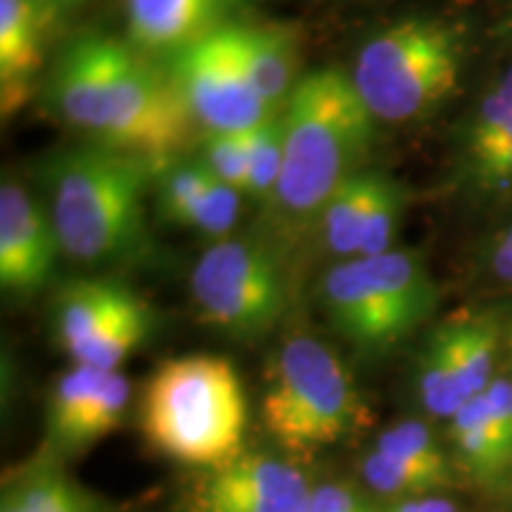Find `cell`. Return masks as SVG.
<instances>
[{
	"instance_id": "cell-31",
	"label": "cell",
	"mask_w": 512,
	"mask_h": 512,
	"mask_svg": "<svg viewBox=\"0 0 512 512\" xmlns=\"http://www.w3.org/2000/svg\"><path fill=\"white\" fill-rule=\"evenodd\" d=\"M240 195V190L230 188V185L221 183L216 176H211L188 228L209 235V238L223 240L233 230L240 216Z\"/></svg>"
},
{
	"instance_id": "cell-30",
	"label": "cell",
	"mask_w": 512,
	"mask_h": 512,
	"mask_svg": "<svg viewBox=\"0 0 512 512\" xmlns=\"http://www.w3.org/2000/svg\"><path fill=\"white\" fill-rule=\"evenodd\" d=\"M470 183L484 195H501L512 188V131L465 155Z\"/></svg>"
},
{
	"instance_id": "cell-14",
	"label": "cell",
	"mask_w": 512,
	"mask_h": 512,
	"mask_svg": "<svg viewBox=\"0 0 512 512\" xmlns=\"http://www.w3.org/2000/svg\"><path fill=\"white\" fill-rule=\"evenodd\" d=\"M46 0H0V88L5 112L15 110L43 67Z\"/></svg>"
},
{
	"instance_id": "cell-16",
	"label": "cell",
	"mask_w": 512,
	"mask_h": 512,
	"mask_svg": "<svg viewBox=\"0 0 512 512\" xmlns=\"http://www.w3.org/2000/svg\"><path fill=\"white\" fill-rule=\"evenodd\" d=\"M451 437L460 463L477 482L494 484L512 467V448L479 394L451 418Z\"/></svg>"
},
{
	"instance_id": "cell-29",
	"label": "cell",
	"mask_w": 512,
	"mask_h": 512,
	"mask_svg": "<svg viewBox=\"0 0 512 512\" xmlns=\"http://www.w3.org/2000/svg\"><path fill=\"white\" fill-rule=\"evenodd\" d=\"M247 159H249V131H221L207 133L204 140L202 162L211 176L221 183L240 190L245 195L247 185Z\"/></svg>"
},
{
	"instance_id": "cell-10",
	"label": "cell",
	"mask_w": 512,
	"mask_h": 512,
	"mask_svg": "<svg viewBox=\"0 0 512 512\" xmlns=\"http://www.w3.org/2000/svg\"><path fill=\"white\" fill-rule=\"evenodd\" d=\"M166 72L192 121L207 133L252 131L278 114L254 91L230 24L171 57Z\"/></svg>"
},
{
	"instance_id": "cell-1",
	"label": "cell",
	"mask_w": 512,
	"mask_h": 512,
	"mask_svg": "<svg viewBox=\"0 0 512 512\" xmlns=\"http://www.w3.org/2000/svg\"><path fill=\"white\" fill-rule=\"evenodd\" d=\"M50 107L93 145L174 159L188 145L192 121L169 72L110 36H83L57 60Z\"/></svg>"
},
{
	"instance_id": "cell-18",
	"label": "cell",
	"mask_w": 512,
	"mask_h": 512,
	"mask_svg": "<svg viewBox=\"0 0 512 512\" xmlns=\"http://www.w3.org/2000/svg\"><path fill=\"white\" fill-rule=\"evenodd\" d=\"M380 181L382 174L377 171H361L332 195L318 219L320 238L330 254L339 259L358 256L363 228H366L368 211L373 207Z\"/></svg>"
},
{
	"instance_id": "cell-28",
	"label": "cell",
	"mask_w": 512,
	"mask_h": 512,
	"mask_svg": "<svg viewBox=\"0 0 512 512\" xmlns=\"http://www.w3.org/2000/svg\"><path fill=\"white\" fill-rule=\"evenodd\" d=\"M128 401H131V384H128L126 375H121L119 370H110L105 375V380H102L91 408L83 415L79 432L74 437L72 451L91 446L95 441L105 439L107 434L117 430L121 420H124Z\"/></svg>"
},
{
	"instance_id": "cell-3",
	"label": "cell",
	"mask_w": 512,
	"mask_h": 512,
	"mask_svg": "<svg viewBox=\"0 0 512 512\" xmlns=\"http://www.w3.org/2000/svg\"><path fill=\"white\" fill-rule=\"evenodd\" d=\"M162 164L93 143L50 159L46 209L62 254L86 266L143 256L150 247L145 200Z\"/></svg>"
},
{
	"instance_id": "cell-27",
	"label": "cell",
	"mask_w": 512,
	"mask_h": 512,
	"mask_svg": "<svg viewBox=\"0 0 512 512\" xmlns=\"http://www.w3.org/2000/svg\"><path fill=\"white\" fill-rule=\"evenodd\" d=\"M512 131V62L496 76L475 110L465 131V155Z\"/></svg>"
},
{
	"instance_id": "cell-17",
	"label": "cell",
	"mask_w": 512,
	"mask_h": 512,
	"mask_svg": "<svg viewBox=\"0 0 512 512\" xmlns=\"http://www.w3.org/2000/svg\"><path fill=\"white\" fill-rule=\"evenodd\" d=\"M439 335L444 337L451 351L453 366L458 370L467 399L484 394L496 380V358L501 349V325L491 316H465L441 325Z\"/></svg>"
},
{
	"instance_id": "cell-37",
	"label": "cell",
	"mask_w": 512,
	"mask_h": 512,
	"mask_svg": "<svg viewBox=\"0 0 512 512\" xmlns=\"http://www.w3.org/2000/svg\"><path fill=\"white\" fill-rule=\"evenodd\" d=\"M510 349H512V337H510Z\"/></svg>"
},
{
	"instance_id": "cell-34",
	"label": "cell",
	"mask_w": 512,
	"mask_h": 512,
	"mask_svg": "<svg viewBox=\"0 0 512 512\" xmlns=\"http://www.w3.org/2000/svg\"><path fill=\"white\" fill-rule=\"evenodd\" d=\"M489 266L501 283L512 285V226L496 240L489 256Z\"/></svg>"
},
{
	"instance_id": "cell-15",
	"label": "cell",
	"mask_w": 512,
	"mask_h": 512,
	"mask_svg": "<svg viewBox=\"0 0 512 512\" xmlns=\"http://www.w3.org/2000/svg\"><path fill=\"white\" fill-rule=\"evenodd\" d=\"M249 81L273 112H283L299 86V50L290 31L268 24H230Z\"/></svg>"
},
{
	"instance_id": "cell-25",
	"label": "cell",
	"mask_w": 512,
	"mask_h": 512,
	"mask_svg": "<svg viewBox=\"0 0 512 512\" xmlns=\"http://www.w3.org/2000/svg\"><path fill=\"white\" fill-rule=\"evenodd\" d=\"M408 207V192L399 181L384 176L377 188L373 207L368 211L366 228H363L361 247L358 256H377L384 252H392L399 230L403 223V214Z\"/></svg>"
},
{
	"instance_id": "cell-33",
	"label": "cell",
	"mask_w": 512,
	"mask_h": 512,
	"mask_svg": "<svg viewBox=\"0 0 512 512\" xmlns=\"http://www.w3.org/2000/svg\"><path fill=\"white\" fill-rule=\"evenodd\" d=\"M482 396L491 415H494L498 430L512 448V380L510 377H496Z\"/></svg>"
},
{
	"instance_id": "cell-35",
	"label": "cell",
	"mask_w": 512,
	"mask_h": 512,
	"mask_svg": "<svg viewBox=\"0 0 512 512\" xmlns=\"http://www.w3.org/2000/svg\"><path fill=\"white\" fill-rule=\"evenodd\" d=\"M389 512H458V505L448 498L437 496H418V498H403Z\"/></svg>"
},
{
	"instance_id": "cell-7",
	"label": "cell",
	"mask_w": 512,
	"mask_h": 512,
	"mask_svg": "<svg viewBox=\"0 0 512 512\" xmlns=\"http://www.w3.org/2000/svg\"><path fill=\"white\" fill-rule=\"evenodd\" d=\"M361 418V394L335 351L316 337L287 339L261 399V420L275 444L294 456H316Z\"/></svg>"
},
{
	"instance_id": "cell-26",
	"label": "cell",
	"mask_w": 512,
	"mask_h": 512,
	"mask_svg": "<svg viewBox=\"0 0 512 512\" xmlns=\"http://www.w3.org/2000/svg\"><path fill=\"white\" fill-rule=\"evenodd\" d=\"M375 448L380 453H387L403 463L422 467V470L434 472V475L444 477L451 482V470H448V460L441 451L439 441L434 439L430 427L422 425L415 420H403L399 425L389 427L387 432H382V437L377 439Z\"/></svg>"
},
{
	"instance_id": "cell-36",
	"label": "cell",
	"mask_w": 512,
	"mask_h": 512,
	"mask_svg": "<svg viewBox=\"0 0 512 512\" xmlns=\"http://www.w3.org/2000/svg\"><path fill=\"white\" fill-rule=\"evenodd\" d=\"M0 512H31L29 505L24 503V498L19 496L15 484L10 489L3 491V501H0Z\"/></svg>"
},
{
	"instance_id": "cell-13",
	"label": "cell",
	"mask_w": 512,
	"mask_h": 512,
	"mask_svg": "<svg viewBox=\"0 0 512 512\" xmlns=\"http://www.w3.org/2000/svg\"><path fill=\"white\" fill-rule=\"evenodd\" d=\"M226 0H126L128 43L147 57H174L221 27Z\"/></svg>"
},
{
	"instance_id": "cell-12",
	"label": "cell",
	"mask_w": 512,
	"mask_h": 512,
	"mask_svg": "<svg viewBox=\"0 0 512 512\" xmlns=\"http://www.w3.org/2000/svg\"><path fill=\"white\" fill-rule=\"evenodd\" d=\"M62 247L48 209L15 181L0 185V285L34 297L53 280Z\"/></svg>"
},
{
	"instance_id": "cell-11",
	"label": "cell",
	"mask_w": 512,
	"mask_h": 512,
	"mask_svg": "<svg viewBox=\"0 0 512 512\" xmlns=\"http://www.w3.org/2000/svg\"><path fill=\"white\" fill-rule=\"evenodd\" d=\"M311 486L297 465L242 451L190 489L188 512H304Z\"/></svg>"
},
{
	"instance_id": "cell-22",
	"label": "cell",
	"mask_w": 512,
	"mask_h": 512,
	"mask_svg": "<svg viewBox=\"0 0 512 512\" xmlns=\"http://www.w3.org/2000/svg\"><path fill=\"white\" fill-rule=\"evenodd\" d=\"M285 126L283 112L273 114L264 124L249 131V159L245 195L261 204H271L283 171Z\"/></svg>"
},
{
	"instance_id": "cell-21",
	"label": "cell",
	"mask_w": 512,
	"mask_h": 512,
	"mask_svg": "<svg viewBox=\"0 0 512 512\" xmlns=\"http://www.w3.org/2000/svg\"><path fill=\"white\" fill-rule=\"evenodd\" d=\"M209 181L211 171L202 159H166L155 178L157 209L162 219L188 228Z\"/></svg>"
},
{
	"instance_id": "cell-4",
	"label": "cell",
	"mask_w": 512,
	"mask_h": 512,
	"mask_svg": "<svg viewBox=\"0 0 512 512\" xmlns=\"http://www.w3.org/2000/svg\"><path fill=\"white\" fill-rule=\"evenodd\" d=\"M140 430L147 444L176 463L211 470L238 458L247 430L238 370L216 354L159 363L140 399Z\"/></svg>"
},
{
	"instance_id": "cell-6",
	"label": "cell",
	"mask_w": 512,
	"mask_h": 512,
	"mask_svg": "<svg viewBox=\"0 0 512 512\" xmlns=\"http://www.w3.org/2000/svg\"><path fill=\"white\" fill-rule=\"evenodd\" d=\"M437 304V283L411 249L344 259L320 280V306L330 325L363 354L399 347Z\"/></svg>"
},
{
	"instance_id": "cell-8",
	"label": "cell",
	"mask_w": 512,
	"mask_h": 512,
	"mask_svg": "<svg viewBox=\"0 0 512 512\" xmlns=\"http://www.w3.org/2000/svg\"><path fill=\"white\" fill-rule=\"evenodd\" d=\"M202 323L235 339H259L287 309L280 259L264 242L223 238L200 256L190 275Z\"/></svg>"
},
{
	"instance_id": "cell-2",
	"label": "cell",
	"mask_w": 512,
	"mask_h": 512,
	"mask_svg": "<svg viewBox=\"0 0 512 512\" xmlns=\"http://www.w3.org/2000/svg\"><path fill=\"white\" fill-rule=\"evenodd\" d=\"M375 117L337 67L306 74L283 110L285 152L268 207L287 230L318 221L332 195L361 174L375 138Z\"/></svg>"
},
{
	"instance_id": "cell-19",
	"label": "cell",
	"mask_w": 512,
	"mask_h": 512,
	"mask_svg": "<svg viewBox=\"0 0 512 512\" xmlns=\"http://www.w3.org/2000/svg\"><path fill=\"white\" fill-rule=\"evenodd\" d=\"M110 370L74 363L60 380L55 382L48 403V434L50 441L62 451H72V441L79 430L83 415L91 408L102 380Z\"/></svg>"
},
{
	"instance_id": "cell-5",
	"label": "cell",
	"mask_w": 512,
	"mask_h": 512,
	"mask_svg": "<svg viewBox=\"0 0 512 512\" xmlns=\"http://www.w3.org/2000/svg\"><path fill=\"white\" fill-rule=\"evenodd\" d=\"M463 57V38L453 24L406 17L363 43L349 76L375 121L411 124L456 93Z\"/></svg>"
},
{
	"instance_id": "cell-32",
	"label": "cell",
	"mask_w": 512,
	"mask_h": 512,
	"mask_svg": "<svg viewBox=\"0 0 512 512\" xmlns=\"http://www.w3.org/2000/svg\"><path fill=\"white\" fill-rule=\"evenodd\" d=\"M304 512H373L368 498L347 482H328L311 489Z\"/></svg>"
},
{
	"instance_id": "cell-9",
	"label": "cell",
	"mask_w": 512,
	"mask_h": 512,
	"mask_svg": "<svg viewBox=\"0 0 512 512\" xmlns=\"http://www.w3.org/2000/svg\"><path fill=\"white\" fill-rule=\"evenodd\" d=\"M152 311L138 292L117 280L67 283L53 309L55 337L74 363L119 370L152 330Z\"/></svg>"
},
{
	"instance_id": "cell-20",
	"label": "cell",
	"mask_w": 512,
	"mask_h": 512,
	"mask_svg": "<svg viewBox=\"0 0 512 512\" xmlns=\"http://www.w3.org/2000/svg\"><path fill=\"white\" fill-rule=\"evenodd\" d=\"M418 396L422 408L434 418L451 420L465 406L467 394L453 366L451 351L439 330L432 332L430 342L418 361Z\"/></svg>"
},
{
	"instance_id": "cell-23",
	"label": "cell",
	"mask_w": 512,
	"mask_h": 512,
	"mask_svg": "<svg viewBox=\"0 0 512 512\" xmlns=\"http://www.w3.org/2000/svg\"><path fill=\"white\" fill-rule=\"evenodd\" d=\"M361 475L375 494L392 498H418L432 496V491L444 489L448 479L434 475V472L422 470V467L408 465L396 460L377 448L368 453L361 463Z\"/></svg>"
},
{
	"instance_id": "cell-24",
	"label": "cell",
	"mask_w": 512,
	"mask_h": 512,
	"mask_svg": "<svg viewBox=\"0 0 512 512\" xmlns=\"http://www.w3.org/2000/svg\"><path fill=\"white\" fill-rule=\"evenodd\" d=\"M31 512H102L91 494L79 489L60 472L41 467L15 484Z\"/></svg>"
}]
</instances>
